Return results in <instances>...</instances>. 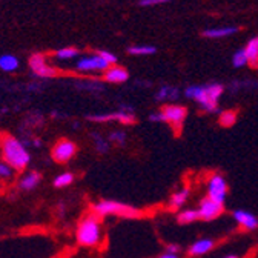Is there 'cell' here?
I'll list each match as a JSON object with an SVG mask.
<instances>
[{
	"label": "cell",
	"mask_w": 258,
	"mask_h": 258,
	"mask_svg": "<svg viewBox=\"0 0 258 258\" xmlns=\"http://www.w3.org/2000/svg\"><path fill=\"white\" fill-rule=\"evenodd\" d=\"M0 155L16 172H23L31 163V154L26 145L14 136L5 134L0 139Z\"/></svg>",
	"instance_id": "cell-1"
},
{
	"label": "cell",
	"mask_w": 258,
	"mask_h": 258,
	"mask_svg": "<svg viewBox=\"0 0 258 258\" xmlns=\"http://www.w3.org/2000/svg\"><path fill=\"white\" fill-rule=\"evenodd\" d=\"M224 92V86L220 83L190 85L184 89V95L189 100L197 102L205 112L214 114L218 111V100Z\"/></svg>",
	"instance_id": "cell-2"
},
{
	"label": "cell",
	"mask_w": 258,
	"mask_h": 258,
	"mask_svg": "<svg viewBox=\"0 0 258 258\" xmlns=\"http://www.w3.org/2000/svg\"><path fill=\"white\" fill-rule=\"evenodd\" d=\"M76 240L83 247H99L103 241V226L100 217H97L92 212L85 215L77 224Z\"/></svg>",
	"instance_id": "cell-3"
},
{
	"label": "cell",
	"mask_w": 258,
	"mask_h": 258,
	"mask_svg": "<svg viewBox=\"0 0 258 258\" xmlns=\"http://www.w3.org/2000/svg\"><path fill=\"white\" fill-rule=\"evenodd\" d=\"M91 212L95 214L97 217H120V218H140L143 217V211L127 205V203H121L117 200H99L92 203L91 206Z\"/></svg>",
	"instance_id": "cell-4"
},
{
	"label": "cell",
	"mask_w": 258,
	"mask_h": 258,
	"mask_svg": "<svg viewBox=\"0 0 258 258\" xmlns=\"http://www.w3.org/2000/svg\"><path fill=\"white\" fill-rule=\"evenodd\" d=\"M187 117V108L178 103H168L161 109L149 114L151 123H166L174 131H180Z\"/></svg>",
	"instance_id": "cell-5"
},
{
	"label": "cell",
	"mask_w": 258,
	"mask_h": 258,
	"mask_svg": "<svg viewBox=\"0 0 258 258\" xmlns=\"http://www.w3.org/2000/svg\"><path fill=\"white\" fill-rule=\"evenodd\" d=\"M206 196L218 203H226L229 196V183L220 172H214L206 180Z\"/></svg>",
	"instance_id": "cell-6"
},
{
	"label": "cell",
	"mask_w": 258,
	"mask_h": 258,
	"mask_svg": "<svg viewBox=\"0 0 258 258\" xmlns=\"http://www.w3.org/2000/svg\"><path fill=\"white\" fill-rule=\"evenodd\" d=\"M86 120L92 121V123H109V121H117L120 124L124 126H131L134 123H137V117L134 114V111H124V109H118L115 112H103V114H89L86 115Z\"/></svg>",
	"instance_id": "cell-7"
},
{
	"label": "cell",
	"mask_w": 258,
	"mask_h": 258,
	"mask_svg": "<svg viewBox=\"0 0 258 258\" xmlns=\"http://www.w3.org/2000/svg\"><path fill=\"white\" fill-rule=\"evenodd\" d=\"M77 154V145L70 139H60L54 143L51 149V157L55 163L67 165Z\"/></svg>",
	"instance_id": "cell-8"
},
{
	"label": "cell",
	"mask_w": 258,
	"mask_h": 258,
	"mask_svg": "<svg viewBox=\"0 0 258 258\" xmlns=\"http://www.w3.org/2000/svg\"><path fill=\"white\" fill-rule=\"evenodd\" d=\"M197 211H199V215H200V220L202 221H206V223H211L217 218H220L224 212V205L223 203H218L212 199H209L208 196L200 199L199 205H197Z\"/></svg>",
	"instance_id": "cell-9"
},
{
	"label": "cell",
	"mask_w": 258,
	"mask_h": 258,
	"mask_svg": "<svg viewBox=\"0 0 258 258\" xmlns=\"http://www.w3.org/2000/svg\"><path fill=\"white\" fill-rule=\"evenodd\" d=\"M76 68L80 73H102L109 68V64L99 54H94V55L82 57L76 63Z\"/></svg>",
	"instance_id": "cell-10"
},
{
	"label": "cell",
	"mask_w": 258,
	"mask_h": 258,
	"mask_svg": "<svg viewBox=\"0 0 258 258\" xmlns=\"http://www.w3.org/2000/svg\"><path fill=\"white\" fill-rule=\"evenodd\" d=\"M231 217L237 226L247 232H253L258 229V217L246 209H234L231 212Z\"/></svg>",
	"instance_id": "cell-11"
},
{
	"label": "cell",
	"mask_w": 258,
	"mask_h": 258,
	"mask_svg": "<svg viewBox=\"0 0 258 258\" xmlns=\"http://www.w3.org/2000/svg\"><path fill=\"white\" fill-rule=\"evenodd\" d=\"M217 241L211 237H203V238H197L196 241H192L189 246H187V250L186 253L190 256V258H200L203 255H208L209 252L214 250Z\"/></svg>",
	"instance_id": "cell-12"
},
{
	"label": "cell",
	"mask_w": 258,
	"mask_h": 258,
	"mask_svg": "<svg viewBox=\"0 0 258 258\" xmlns=\"http://www.w3.org/2000/svg\"><path fill=\"white\" fill-rule=\"evenodd\" d=\"M29 68L34 73L37 77L42 79H48V77H54L55 76V70L46 63L45 55L42 54H32L29 58Z\"/></svg>",
	"instance_id": "cell-13"
},
{
	"label": "cell",
	"mask_w": 258,
	"mask_h": 258,
	"mask_svg": "<svg viewBox=\"0 0 258 258\" xmlns=\"http://www.w3.org/2000/svg\"><path fill=\"white\" fill-rule=\"evenodd\" d=\"M190 196H192V190H190L189 186H183V187L174 190L171 194V197H169V202H168V209L174 211V212L181 211L183 208H186Z\"/></svg>",
	"instance_id": "cell-14"
},
{
	"label": "cell",
	"mask_w": 258,
	"mask_h": 258,
	"mask_svg": "<svg viewBox=\"0 0 258 258\" xmlns=\"http://www.w3.org/2000/svg\"><path fill=\"white\" fill-rule=\"evenodd\" d=\"M42 183V174L37 172V171H28L25 172L19 183H17V187L23 192H31V190H34L37 189V186Z\"/></svg>",
	"instance_id": "cell-15"
},
{
	"label": "cell",
	"mask_w": 258,
	"mask_h": 258,
	"mask_svg": "<svg viewBox=\"0 0 258 258\" xmlns=\"http://www.w3.org/2000/svg\"><path fill=\"white\" fill-rule=\"evenodd\" d=\"M127 79H129V73L124 68L117 67V64H112V67H109L105 71V80L109 83H124L127 82Z\"/></svg>",
	"instance_id": "cell-16"
},
{
	"label": "cell",
	"mask_w": 258,
	"mask_h": 258,
	"mask_svg": "<svg viewBox=\"0 0 258 258\" xmlns=\"http://www.w3.org/2000/svg\"><path fill=\"white\" fill-rule=\"evenodd\" d=\"M180 94L181 91L177 88V86H169V85H165L161 86L157 92H155V100L157 102H175L180 99Z\"/></svg>",
	"instance_id": "cell-17"
},
{
	"label": "cell",
	"mask_w": 258,
	"mask_h": 258,
	"mask_svg": "<svg viewBox=\"0 0 258 258\" xmlns=\"http://www.w3.org/2000/svg\"><path fill=\"white\" fill-rule=\"evenodd\" d=\"M175 218L180 226H189V224L197 223L200 220V215H199L197 208H183L181 211L177 212Z\"/></svg>",
	"instance_id": "cell-18"
},
{
	"label": "cell",
	"mask_w": 258,
	"mask_h": 258,
	"mask_svg": "<svg viewBox=\"0 0 258 258\" xmlns=\"http://www.w3.org/2000/svg\"><path fill=\"white\" fill-rule=\"evenodd\" d=\"M238 32V28L235 26H221V28H209L203 31V37L208 39H223V37H229L232 34Z\"/></svg>",
	"instance_id": "cell-19"
},
{
	"label": "cell",
	"mask_w": 258,
	"mask_h": 258,
	"mask_svg": "<svg viewBox=\"0 0 258 258\" xmlns=\"http://www.w3.org/2000/svg\"><path fill=\"white\" fill-rule=\"evenodd\" d=\"M237 118H238V114L235 109H226V111H221L220 115H218V124L221 127H232L235 123H237Z\"/></svg>",
	"instance_id": "cell-20"
},
{
	"label": "cell",
	"mask_w": 258,
	"mask_h": 258,
	"mask_svg": "<svg viewBox=\"0 0 258 258\" xmlns=\"http://www.w3.org/2000/svg\"><path fill=\"white\" fill-rule=\"evenodd\" d=\"M19 68V58L13 54L0 55V70L5 73H13Z\"/></svg>",
	"instance_id": "cell-21"
},
{
	"label": "cell",
	"mask_w": 258,
	"mask_h": 258,
	"mask_svg": "<svg viewBox=\"0 0 258 258\" xmlns=\"http://www.w3.org/2000/svg\"><path fill=\"white\" fill-rule=\"evenodd\" d=\"M92 142H94V148H95V151L99 152V154L105 155V154H108V152H109V149H111V143H109V140H108V139H105L102 134L92 133Z\"/></svg>",
	"instance_id": "cell-22"
},
{
	"label": "cell",
	"mask_w": 258,
	"mask_h": 258,
	"mask_svg": "<svg viewBox=\"0 0 258 258\" xmlns=\"http://www.w3.org/2000/svg\"><path fill=\"white\" fill-rule=\"evenodd\" d=\"M74 180H76V175L73 174V172H61V174H58L54 180H52V186L54 187H57V189H61V187H68V186H71L73 183H74Z\"/></svg>",
	"instance_id": "cell-23"
},
{
	"label": "cell",
	"mask_w": 258,
	"mask_h": 258,
	"mask_svg": "<svg viewBox=\"0 0 258 258\" xmlns=\"http://www.w3.org/2000/svg\"><path fill=\"white\" fill-rule=\"evenodd\" d=\"M246 55L249 58V63L256 64L258 63V37H253L247 42V45L244 46Z\"/></svg>",
	"instance_id": "cell-24"
},
{
	"label": "cell",
	"mask_w": 258,
	"mask_h": 258,
	"mask_svg": "<svg viewBox=\"0 0 258 258\" xmlns=\"http://www.w3.org/2000/svg\"><path fill=\"white\" fill-rule=\"evenodd\" d=\"M109 143L117 146V148H123L127 142V134L124 131H121V129H115V131H112L108 137Z\"/></svg>",
	"instance_id": "cell-25"
},
{
	"label": "cell",
	"mask_w": 258,
	"mask_h": 258,
	"mask_svg": "<svg viewBox=\"0 0 258 258\" xmlns=\"http://www.w3.org/2000/svg\"><path fill=\"white\" fill-rule=\"evenodd\" d=\"M127 52L133 55H152L157 52V49L155 46H151V45H136V46H129Z\"/></svg>",
	"instance_id": "cell-26"
},
{
	"label": "cell",
	"mask_w": 258,
	"mask_h": 258,
	"mask_svg": "<svg viewBox=\"0 0 258 258\" xmlns=\"http://www.w3.org/2000/svg\"><path fill=\"white\" fill-rule=\"evenodd\" d=\"M79 54V49L77 48H73V46H68V48H61L55 52V58L58 60H71L74 57H77Z\"/></svg>",
	"instance_id": "cell-27"
},
{
	"label": "cell",
	"mask_w": 258,
	"mask_h": 258,
	"mask_svg": "<svg viewBox=\"0 0 258 258\" xmlns=\"http://www.w3.org/2000/svg\"><path fill=\"white\" fill-rule=\"evenodd\" d=\"M247 63H249V58H247V55H246L244 48H243V49H238V51L234 54V57H232V64H234L235 68H243V67H246Z\"/></svg>",
	"instance_id": "cell-28"
},
{
	"label": "cell",
	"mask_w": 258,
	"mask_h": 258,
	"mask_svg": "<svg viewBox=\"0 0 258 258\" xmlns=\"http://www.w3.org/2000/svg\"><path fill=\"white\" fill-rule=\"evenodd\" d=\"M13 175H14V169L8 163H5L4 160H0V178L7 180V178H11Z\"/></svg>",
	"instance_id": "cell-29"
},
{
	"label": "cell",
	"mask_w": 258,
	"mask_h": 258,
	"mask_svg": "<svg viewBox=\"0 0 258 258\" xmlns=\"http://www.w3.org/2000/svg\"><path fill=\"white\" fill-rule=\"evenodd\" d=\"M99 55L109 64H115L117 63V55L115 54H112V52H109V51H99Z\"/></svg>",
	"instance_id": "cell-30"
},
{
	"label": "cell",
	"mask_w": 258,
	"mask_h": 258,
	"mask_svg": "<svg viewBox=\"0 0 258 258\" xmlns=\"http://www.w3.org/2000/svg\"><path fill=\"white\" fill-rule=\"evenodd\" d=\"M168 2H172V0H140L139 5L140 7H155V5H163Z\"/></svg>",
	"instance_id": "cell-31"
},
{
	"label": "cell",
	"mask_w": 258,
	"mask_h": 258,
	"mask_svg": "<svg viewBox=\"0 0 258 258\" xmlns=\"http://www.w3.org/2000/svg\"><path fill=\"white\" fill-rule=\"evenodd\" d=\"M165 250L172 252V253H181V246L177 244V243H171V244H166Z\"/></svg>",
	"instance_id": "cell-32"
},
{
	"label": "cell",
	"mask_w": 258,
	"mask_h": 258,
	"mask_svg": "<svg viewBox=\"0 0 258 258\" xmlns=\"http://www.w3.org/2000/svg\"><path fill=\"white\" fill-rule=\"evenodd\" d=\"M157 258H181V256H180V253H172V252L163 250Z\"/></svg>",
	"instance_id": "cell-33"
},
{
	"label": "cell",
	"mask_w": 258,
	"mask_h": 258,
	"mask_svg": "<svg viewBox=\"0 0 258 258\" xmlns=\"http://www.w3.org/2000/svg\"><path fill=\"white\" fill-rule=\"evenodd\" d=\"M32 146L42 148V140H40V139H34V140H32Z\"/></svg>",
	"instance_id": "cell-34"
},
{
	"label": "cell",
	"mask_w": 258,
	"mask_h": 258,
	"mask_svg": "<svg viewBox=\"0 0 258 258\" xmlns=\"http://www.w3.org/2000/svg\"><path fill=\"white\" fill-rule=\"evenodd\" d=\"M223 258H241V256L237 255V253H229V255H224Z\"/></svg>",
	"instance_id": "cell-35"
}]
</instances>
